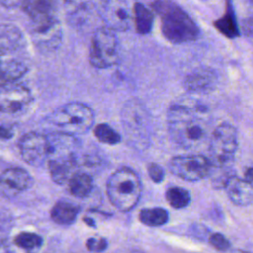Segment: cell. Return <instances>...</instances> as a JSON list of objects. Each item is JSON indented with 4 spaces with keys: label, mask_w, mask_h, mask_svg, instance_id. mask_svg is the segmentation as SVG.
<instances>
[{
    "label": "cell",
    "mask_w": 253,
    "mask_h": 253,
    "mask_svg": "<svg viewBox=\"0 0 253 253\" xmlns=\"http://www.w3.org/2000/svg\"><path fill=\"white\" fill-rule=\"evenodd\" d=\"M165 196L168 204L174 209L186 208L191 201L189 192L186 189L180 187L169 188L166 191Z\"/></svg>",
    "instance_id": "26"
},
{
    "label": "cell",
    "mask_w": 253,
    "mask_h": 253,
    "mask_svg": "<svg viewBox=\"0 0 253 253\" xmlns=\"http://www.w3.org/2000/svg\"><path fill=\"white\" fill-rule=\"evenodd\" d=\"M139 220L147 226H161L169 219V213L162 208H147L139 212Z\"/></svg>",
    "instance_id": "25"
},
{
    "label": "cell",
    "mask_w": 253,
    "mask_h": 253,
    "mask_svg": "<svg viewBox=\"0 0 253 253\" xmlns=\"http://www.w3.org/2000/svg\"><path fill=\"white\" fill-rule=\"evenodd\" d=\"M51 179L58 185L67 184L75 173L77 166L76 154H57L47 158Z\"/></svg>",
    "instance_id": "13"
},
{
    "label": "cell",
    "mask_w": 253,
    "mask_h": 253,
    "mask_svg": "<svg viewBox=\"0 0 253 253\" xmlns=\"http://www.w3.org/2000/svg\"><path fill=\"white\" fill-rule=\"evenodd\" d=\"M237 132L229 124H221L216 126L210 137V161L211 167L217 171H225L232 161L237 150Z\"/></svg>",
    "instance_id": "5"
},
{
    "label": "cell",
    "mask_w": 253,
    "mask_h": 253,
    "mask_svg": "<svg viewBox=\"0 0 253 253\" xmlns=\"http://www.w3.org/2000/svg\"><path fill=\"white\" fill-rule=\"evenodd\" d=\"M245 178H246V180H248L250 182H253V167L248 168L245 171Z\"/></svg>",
    "instance_id": "35"
},
{
    "label": "cell",
    "mask_w": 253,
    "mask_h": 253,
    "mask_svg": "<svg viewBox=\"0 0 253 253\" xmlns=\"http://www.w3.org/2000/svg\"><path fill=\"white\" fill-rule=\"evenodd\" d=\"M83 219L85 220V222H86L88 225H90V226H91V225H92V226H94V225H95V224H94V222H93V219L88 218L87 216H85Z\"/></svg>",
    "instance_id": "36"
},
{
    "label": "cell",
    "mask_w": 253,
    "mask_h": 253,
    "mask_svg": "<svg viewBox=\"0 0 253 253\" xmlns=\"http://www.w3.org/2000/svg\"><path fill=\"white\" fill-rule=\"evenodd\" d=\"M28 68L20 59L0 54V88L13 84L23 77Z\"/></svg>",
    "instance_id": "17"
},
{
    "label": "cell",
    "mask_w": 253,
    "mask_h": 253,
    "mask_svg": "<svg viewBox=\"0 0 253 253\" xmlns=\"http://www.w3.org/2000/svg\"><path fill=\"white\" fill-rule=\"evenodd\" d=\"M14 242L22 249L34 250L42 246V238L39 234L33 232H21L15 237Z\"/></svg>",
    "instance_id": "28"
},
{
    "label": "cell",
    "mask_w": 253,
    "mask_h": 253,
    "mask_svg": "<svg viewBox=\"0 0 253 253\" xmlns=\"http://www.w3.org/2000/svg\"><path fill=\"white\" fill-rule=\"evenodd\" d=\"M0 4L6 7H16L19 4H23V0H0Z\"/></svg>",
    "instance_id": "34"
},
{
    "label": "cell",
    "mask_w": 253,
    "mask_h": 253,
    "mask_svg": "<svg viewBox=\"0 0 253 253\" xmlns=\"http://www.w3.org/2000/svg\"><path fill=\"white\" fill-rule=\"evenodd\" d=\"M241 28L244 35L253 42V18H246L241 23Z\"/></svg>",
    "instance_id": "32"
},
{
    "label": "cell",
    "mask_w": 253,
    "mask_h": 253,
    "mask_svg": "<svg viewBox=\"0 0 253 253\" xmlns=\"http://www.w3.org/2000/svg\"><path fill=\"white\" fill-rule=\"evenodd\" d=\"M55 131L78 135L86 133L94 124L93 110L79 102H70L55 109L46 119Z\"/></svg>",
    "instance_id": "4"
},
{
    "label": "cell",
    "mask_w": 253,
    "mask_h": 253,
    "mask_svg": "<svg viewBox=\"0 0 253 253\" xmlns=\"http://www.w3.org/2000/svg\"><path fill=\"white\" fill-rule=\"evenodd\" d=\"M79 209L76 205L69 201L60 200L55 203L50 211L52 220L61 225L72 224L77 217Z\"/></svg>",
    "instance_id": "21"
},
{
    "label": "cell",
    "mask_w": 253,
    "mask_h": 253,
    "mask_svg": "<svg viewBox=\"0 0 253 253\" xmlns=\"http://www.w3.org/2000/svg\"><path fill=\"white\" fill-rule=\"evenodd\" d=\"M106 189L112 205L121 211H128L140 199L141 182L135 171L121 167L111 174Z\"/></svg>",
    "instance_id": "3"
},
{
    "label": "cell",
    "mask_w": 253,
    "mask_h": 253,
    "mask_svg": "<svg viewBox=\"0 0 253 253\" xmlns=\"http://www.w3.org/2000/svg\"><path fill=\"white\" fill-rule=\"evenodd\" d=\"M167 126L173 141L184 148H196L207 139L210 122L206 110L176 104L168 111Z\"/></svg>",
    "instance_id": "1"
},
{
    "label": "cell",
    "mask_w": 253,
    "mask_h": 253,
    "mask_svg": "<svg viewBox=\"0 0 253 253\" xmlns=\"http://www.w3.org/2000/svg\"><path fill=\"white\" fill-rule=\"evenodd\" d=\"M242 1L247 4H253V0H242Z\"/></svg>",
    "instance_id": "37"
},
{
    "label": "cell",
    "mask_w": 253,
    "mask_h": 253,
    "mask_svg": "<svg viewBox=\"0 0 253 253\" xmlns=\"http://www.w3.org/2000/svg\"><path fill=\"white\" fill-rule=\"evenodd\" d=\"M68 187L71 195L77 198H86L93 189L92 177L84 172H75L68 181Z\"/></svg>",
    "instance_id": "23"
},
{
    "label": "cell",
    "mask_w": 253,
    "mask_h": 253,
    "mask_svg": "<svg viewBox=\"0 0 253 253\" xmlns=\"http://www.w3.org/2000/svg\"><path fill=\"white\" fill-rule=\"evenodd\" d=\"M153 14L141 3H134L133 6V23L135 30L140 35L149 34L153 26Z\"/></svg>",
    "instance_id": "24"
},
{
    "label": "cell",
    "mask_w": 253,
    "mask_h": 253,
    "mask_svg": "<svg viewBox=\"0 0 253 253\" xmlns=\"http://www.w3.org/2000/svg\"><path fill=\"white\" fill-rule=\"evenodd\" d=\"M132 0H100V15L106 27L119 32L129 29L133 22Z\"/></svg>",
    "instance_id": "7"
},
{
    "label": "cell",
    "mask_w": 253,
    "mask_h": 253,
    "mask_svg": "<svg viewBox=\"0 0 253 253\" xmlns=\"http://www.w3.org/2000/svg\"><path fill=\"white\" fill-rule=\"evenodd\" d=\"M94 135L102 143L117 144L121 141V135L109 125L99 124L94 128Z\"/></svg>",
    "instance_id": "27"
},
{
    "label": "cell",
    "mask_w": 253,
    "mask_h": 253,
    "mask_svg": "<svg viewBox=\"0 0 253 253\" xmlns=\"http://www.w3.org/2000/svg\"><path fill=\"white\" fill-rule=\"evenodd\" d=\"M34 184L32 176L23 168H7L0 174V196L13 198L30 189Z\"/></svg>",
    "instance_id": "12"
},
{
    "label": "cell",
    "mask_w": 253,
    "mask_h": 253,
    "mask_svg": "<svg viewBox=\"0 0 253 253\" xmlns=\"http://www.w3.org/2000/svg\"><path fill=\"white\" fill-rule=\"evenodd\" d=\"M33 100L31 91L23 85L9 84L0 88V113L16 114L26 109Z\"/></svg>",
    "instance_id": "11"
},
{
    "label": "cell",
    "mask_w": 253,
    "mask_h": 253,
    "mask_svg": "<svg viewBox=\"0 0 253 253\" xmlns=\"http://www.w3.org/2000/svg\"><path fill=\"white\" fill-rule=\"evenodd\" d=\"M128 133H142L146 131L145 113L140 109L138 104H127L124 109V117L122 119Z\"/></svg>",
    "instance_id": "19"
},
{
    "label": "cell",
    "mask_w": 253,
    "mask_h": 253,
    "mask_svg": "<svg viewBox=\"0 0 253 253\" xmlns=\"http://www.w3.org/2000/svg\"><path fill=\"white\" fill-rule=\"evenodd\" d=\"M19 149L26 163L39 167L47 160L48 138L40 132L25 133L19 140Z\"/></svg>",
    "instance_id": "9"
},
{
    "label": "cell",
    "mask_w": 253,
    "mask_h": 253,
    "mask_svg": "<svg viewBox=\"0 0 253 253\" xmlns=\"http://www.w3.org/2000/svg\"><path fill=\"white\" fill-rule=\"evenodd\" d=\"M31 36L35 44L44 50L56 48L62 37L60 23L55 19L31 22Z\"/></svg>",
    "instance_id": "10"
},
{
    "label": "cell",
    "mask_w": 253,
    "mask_h": 253,
    "mask_svg": "<svg viewBox=\"0 0 253 253\" xmlns=\"http://www.w3.org/2000/svg\"><path fill=\"white\" fill-rule=\"evenodd\" d=\"M229 200L237 206H247L253 203V184L237 176H230L224 185Z\"/></svg>",
    "instance_id": "15"
},
{
    "label": "cell",
    "mask_w": 253,
    "mask_h": 253,
    "mask_svg": "<svg viewBox=\"0 0 253 253\" xmlns=\"http://www.w3.org/2000/svg\"><path fill=\"white\" fill-rule=\"evenodd\" d=\"M147 171L149 177L155 183H160L164 179V170L159 164L150 163L147 167Z\"/></svg>",
    "instance_id": "31"
},
{
    "label": "cell",
    "mask_w": 253,
    "mask_h": 253,
    "mask_svg": "<svg viewBox=\"0 0 253 253\" xmlns=\"http://www.w3.org/2000/svg\"><path fill=\"white\" fill-rule=\"evenodd\" d=\"M217 75L209 67H200L189 73L184 80V86L189 92L208 93L215 87Z\"/></svg>",
    "instance_id": "14"
},
{
    "label": "cell",
    "mask_w": 253,
    "mask_h": 253,
    "mask_svg": "<svg viewBox=\"0 0 253 253\" xmlns=\"http://www.w3.org/2000/svg\"><path fill=\"white\" fill-rule=\"evenodd\" d=\"M108 246L107 240L103 237H90L86 242V247L92 252L104 251Z\"/></svg>",
    "instance_id": "30"
},
{
    "label": "cell",
    "mask_w": 253,
    "mask_h": 253,
    "mask_svg": "<svg viewBox=\"0 0 253 253\" xmlns=\"http://www.w3.org/2000/svg\"><path fill=\"white\" fill-rule=\"evenodd\" d=\"M120 58V43L115 31L104 27L98 29L92 38L89 52L90 64L104 69L115 65Z\"/></svg>",
    "instance_id": "6"
},
{
    "label": "cell",
    "mask_w": 253,
    "mask_h": 253,
    "mask_svg": "<svg viewBox=\"0 0 253 253\" xmlns=\"http://www.w3.org/2000/svg\"><path fill=\"white\" fill-rule=\"evenodd\" d=\"M13 136V131L4 126H0V139H9Z\"/></svg>",
    "instance_id": "33"
},
{
    "label": "cell",
    "mask_w": 253,
    "mask_h": 253,
    "mask_svg": "<svg viewBox=\"0 0 253 253\" xmlns=\"http://www.w3.org/2000/svg\"><path fill=\"white\" fill-rule=\"evenodd\" d=\"M25 43L21 31L14 25H0V54H8L23 47Z\"/></svg>",
    "instance_id": "18"
},
{
    "label": "cell",
    "mask_w": 253,
    "mask_h": 253,
    "mask_svg": "<svg viewBox=\"0 0 253 253\" xmlns=\"http://www.w3.org/2000/svg\"><path fill=\"white\" fill-rule=\"evenodd\" d=\"M152 9L161 19L164 38L172 43H185L196 41L200 29L190 15L171 0H155Z\"/></svg>",
    "instance_id": "2"
},
{
    "label": "cell",
    "mask_w": 253,
    "mask_h": 253,
    "mask_svg": "<svg viewBox=\"0 0 253 253\" xmlns=\"http://www.w3.org/2000/svg\"><path fill=\"white\" fill-rule=\"evenodd\" d=\"M225 13L213 22L214 28L228 39H235L240 36L239 27L234 13L232 0H225Z\"/></svg>",
    "instance_id": "20"
},
{
    "label": "cell",
    "mask_w": 253,
    "mask_h": 253,
    "mask_svg": "<svg viewBox=\"0 0 253 253\" xmlns=\"http://www.w3.org/2000/svg\"><path fill=\"white\" fill-rule=\"evenodd\" d=\"M169 170L177 177L187 181H199L211 174L210 159L200 154H188L173 157L168 164Z\"/></svg>",
    "instance_id": "8"
},
{
    "label": "cell",
    "mask_w": 253,
    "mask_h": 253,
    "mask_svg": "<svg viewBox=\"0 0 253 253\" xmlns=\"http://www.w3.org/2000/svg\"><path fill=\"white\" fill-rule=\"evenodd\" d=\"M211 245L218 251H225L230 247L229 241L221 233H213L209 239Z\"/></svg>",
    "instance_id": "29"
},
{
    "label": "cell",
    "mask_w": 253,
    "mask_h": 253,
    "mask_svg": "<svg viewBox=\"0 0 253 253\" xmlns=\"http://www.w3.org/2000/svg\"><path fill=\"white\" fill-rule=\"evenodd\" d=\"M58 0H23V6L31 22H41L56 18Z\"/></svg>",
    "instance_id": "16"
},
{
    "label": "cell",
    "mask_w": 253,
    "mask_h": 253,
    "mask_svg": "<svg viewBox=\"0 0 253 253\" xmlns=\"http://www.w3.org/2000/svg\"><path fill=\"white\" fill-rule=\"evenodd\" d=\"M66 16L74 24L84 21L88 16L92 0H62Z\"/></svg>",
    "instance_id": "22"
}]
</instances>
